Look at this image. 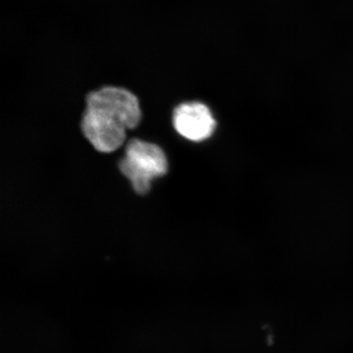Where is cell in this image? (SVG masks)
<instances>
[{
    "label": "cell",
    "mask_w": 353,
    "mask_h": 353,
    "mask_svg": "<svg viewBox=\"0 0 353 353\" xmlns=\"http://www.w3.org/2000/svg\"><path fill=\"white\" fill-rule=\"evenodd\" d=\"M119 169L131 182L132 189L143 196L150 192L153 179L165 176L168 161L163 150L155 143L132 139L127 143Z\"/></svg>",
    "instance_id": "obj_2"
},
{
    "label": "cell",
    "mask_w": 353,
    "mask_h": 353,
    "mask_svg": "<svg viewBox=\"0 0 353 353\" xmlns=\"http://www.w3.org/2000/svg\"><path fill=\"white\" fill-rule=\"evenodd\" d=\"M173 125L183 138L192 141H205L212 136L216 128L210 109L201 102H188L176 106Z\"/></svg>",
    "instance_id": "obj_3"
},
{
    "label": "cell",
    "mask_w": 353,
    "mask_h": 353,
    "mask_svg": "<svg viewBox=\"0 0 353 353\" xmlns=\"http://www.w3.org/2000/svg\"><path fill=\"white\" fill-rule=\"evenodd\" d=\"M141 119L136 95L124 88L104 87L88 94L81 128L94 150L111 153L124 145L127 130L138 127Z\"/></svg>",
    "instance_id": "obj_1"
}]
</instances>
